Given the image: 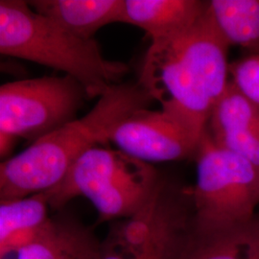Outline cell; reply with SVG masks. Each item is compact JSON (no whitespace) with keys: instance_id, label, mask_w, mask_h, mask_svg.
I'll return each instance as SVG.
<instances>
[{"instance_id":"11","label":"cell","mask_w":259,"mask_h":259,"mask_svg":"<svg viewBox=\"0 0 259 259\" xmlns=\"http://www.w3.org/2000/svg\"><path fill=\"white\" fill-rule=\"evenodd\" d=\"M101 244L81 223L67 217L50 219L36 240L17 259H96Z\"/></svg>"},{"instance_id":"14","label":"cell","mask_w":259,"mask_h":259,"mask_svg":"<svg viewBox=\"0 0 259 259\" xmlns=\"http://www.w3.org/2000/svg\"><path fill=\"white\" fill-rule=\"evenodd\" d=\"M48 198L45 192L26 198L1 201L0 204V241L14 232L36 229L47 224Z\"/></svg>"},{"instance_id":"3","label":"cell","mask_w":259,"mask_h":259,"mask_svg":"<svg viewBox=\"0 0 259 259\" xmlns=\"http://www.w3.org/2000/svg\"><path fill=\"white\" fill-rule=\"evenodd\" d=\"M0 52L65 72L90 97H101L129 71L103 57L95 39L76 37L26 1H0Z\"/></svg>"},{"instance_id":"6","label":"cell","mask_w":259,"mask_h":259,"mask_svg":"<svg viewBox=\"0 0 259 259\" xmlns=\"http://www.w3.org/2000/svg\"><path fill=\"white\" fill-rule=\"evenodd\" d=\"M191 221L182 196L160 181L139 211L111 229L96 259H177Z\"/></svg>"},{"instance_id":"13","label":"cell","mask_w":259,"mask_h":259,"mask_svg":"<svg viewBox=\"0 0 259 259\" xmlns=\"http://www.w3.org/2000/svg\"><path fill=\"white\" fill-rule=\"evenodd\" d=\"M207 13L229 47L259 54V0H212Z\"/></svg>"},{"instance_id":"5","label":"cell","mask_w":259,"mask_h":259,"mask_svg":"<svg viewBox=\"0 0 259 259\" xmlns=\"http://www.w3.org/2000/svg\"><path fill=\"white\" fill-rule=\"evenodd\" d=\"M191 233L212 235L237 228L257 214L259 172L244 158L218 146L207 130L195 154Z\"/></svg>"},{"instance_id":"7","label":"cell","mask_w":259,"mask_h":259,"mask_svg":"<svg viewBox=\"0 0 259 259\" xmlns=\"http://www.w3.org/2000/svg\"><path fill=\"white\" fill-rule=\"evenodd\" d=\"M88 96L70 76L40 77L0 88V136L30 144L76 119Z\"/></svg>"},{"instance_id":"8","label":"cell","mask_w":259,"mask_h":259,"mask_svg":"<svg viewBox=\"0 0 259 259\" xmlns=\"http://www.w3.org/2000/svg\"><path fill=\"white\" fill-rule=\"evenodd\" d=\"M201 138L168 111L141 109L116 126L110 142L149 163L195 156Z\"/></svg>"},{"instance_id":"9","label":"cell","mask_w":259,"mask_h":259,"mask_svg":"<svg viewBox=\"0 0 259 259\" xmlns=\"http://www.w3.org/2000/svg\"><path fill=\"white\" fill-rule=\"evenodd\" d=\"M206 8L198 0H124L120 22L144 30L154 41L190 27Z\"/></svg>"},{"instance_id":"2","label":"cell","mask_w":259,"mask_h":259,"mask_svg":"<svg viewBox=\"0 0 259 259\" xmlns=\"http://www.w3.org/2000/svg\"><path fill=\"white\" fill-rule=\"evenodd\" d=\"M153 101L138 82L115 84L83 117L30 144L0 165V200L47 192L59 185L75 162L91 149L110 142L116 126Z\"/></svg>"},{"instance_id":"4","label":"cell","mask_w":259,"mask_h":259,"mask_svg":"<svg viewBox=\"0 0 259 259\" xmlns=\"http://www.w3.org/2000/svg\"><path fill=\"white\" fill-rule=\"evenodd\" d=\"M159 183L157 170L148 162L120 150L97 146L83 154L64 180L45 193L54 209L83 196L104 222L134 216L151 199Z\"/></svg>"},{"instance_id":"12","label":"cell","mask_w":259,"mask_h":259,"mask_svg":"<svg viewBox=\"0 0 259 259\" xmlns=\"http://www.w3.org/2000/svg\"><path fill=\"white\" fill-rule=\"evenodd\" d=\"M177 259H259V213L227 232L197 236L190 231Z\"/></svg>"},{"instance_id":"1","label":"cell","mask_w":259,"mask_h":259,"mask_svg":"<svg viewBox=\"0 0 259 259\" xmlns=\"http://www.w3.org/2000/svg\"><path fill=\"white\" fill-rule=\"evenodd\" d=\"M229 47L206 8L190 27L151 42L139 83L161 110L202 137L230 82Z\"/></svg>"},{"instance_id":"15","label":"cell","mask_w":259,"mask_h":259,"mask_svg":"<svg viewBox=\"0 0 259 259\" xmlns=\"http://www.w3.org/2000/svg\"><path fill=\"white\" fill-rule=\"evenodd\" d=\"M230 76L242 93L259 105V54L230 64Z\"/></svg>"},{"instance_id":"10","label":"cell","mask_w":259,"mask_h":259,"mask_svg":"<svg viewBox=\"0 0 259 259\" xmlns=\"http://www.w3.org/2000/svg\"><path fill=\"white\" fill-rule=\"evenodd\" d=\"M28 4L83 39H94L101 28L120 22L124 8V0H35Z\"/></svg>"}]
</instances>
